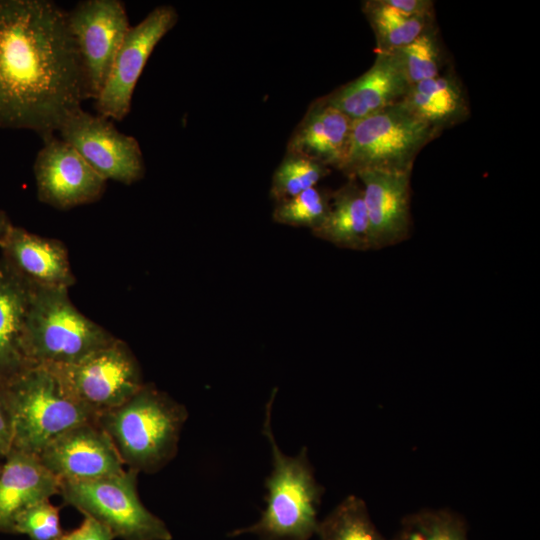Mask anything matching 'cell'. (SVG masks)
<instances>
[{
	"instance_id": "1",
	"label": "cell",
	"mask_w": 540,
	"mask_h": 540,
	"mask_svg": "<svg viewBox=\"0 0 540 540\" xmlns=\"http://www.w3.org/2000/svg\"><path fill=\"white\" fill-rule=\"evenodd\" d=\"M83 101L67 11L50 0H0V128L44 140Z\"/></svg>"
},
{
	"instance_id": "2",
	"label": "cell",
	"mask_w": 540,
	"mask_h": 540,
	"mask_svg": "<svg viewBox=\"0 0 540 540\" xmlns=\"http://www.w3.org/2000/svg\"><path fill=\"white\" fill-rule=\"evenodd\" d=\"M276 391L266 404L262 433L271 450L272 470L265 480L266 507L248 527L228 535L254 534L259 540H309L316 534L324 487L316 480L314 468L303 446L297 455L282 452L272 429V405Z\"/></svg>"
},
{
	"instance_id": "3",
	"label": "cell",
	"mask_w": 540,
	"mask_h": 540,
	"mask_svg": "<svg viewBox=\"0 0 540 540\" xmlns=\"http://www.w3.org/2000/svg\"><path fill=\"white\" fill-rule=\"evenodd\" d=\"M187 419L183 404L154 384L145 383L127 401L99 414L97 423L127 469L152 474L176 456Z\"/></svg>"
},
{
	"instance_id": "4",
	"label": "cell",
	"mask_w": 540,
	"mask_h": 540,
	"mask_svg": "<svg viewBox=\"0 0 540 540\" xmlns=\"http://www.w3.org/2000/svg\"><path fill=\"white\" fill-rule=\"evenodd\" d=\"M68 290L31 286L24 349L32 367L77 362L116 338L82 314Z\"/></svg>"
},
{
	"instance_id": "5",
	"label": "cell",
	"mask_w": 540,
	"mask_h": 540,
	"mask_svg": "<svg viewBox=\"0 0 540 540\" xmlns=\"http://www.w3.org/2000/svg\"><path fill=\"white\" fill-rule=\"evenodd\" d=\"M14 413L13 449L38 456L53 438L97 415L72 399L54 373L33 366L5 384Z\"/></svg>"
},
{
	"instance_id": "6",
	"label": "cell",
	"mask_w": 540,
	"mask_h": 540,
	"mask_svg": "<svg viewBox=\"0 0 540 540\" xmlns=\"http://www.w3.org/2000/svg\"><path fill=\"white\" fill-rule=\"evenodd\" d=\"M441 132L414 115L402 102L352 122L341 171L411 173L419 152Z\"/></svg>"
},
{
	"instance_id": "7",
	"label": "cell",
	"mask_w": 540,
	"mask_h": 540,
	"mask_svg": "<svg viewBox=\"0 0 540 540\" xmlns=\"http://www.w3.org/2000/svg\"><path fill=\"white\" fill-rule=\"evenodd\" d=\"M139 473L125 469L119 474L87 481H60L63 503L90 516L121 540H171L165 522L142 503Z\"/></svg>"
},
{
	"instance_id": "8",
	"label": "cell",
	"mask_w": 540,
	"mask_h": 540,
	"mask_svg": "<svg viewBox=\"0 0 540 540\" xmlns=\"http://www.w3.org/2000/svg\"><path fill=\"white\" fill-rule=\"evenodd\" d=\"M44 366L72 399L97 416L121 405L145 384L137 358L117 337L77 362Z\"/></svg>"
},
{
	"instance_id": "9",
	"label": "cell",
	"mask_w": 540,
	"mask_h": 540,
	"mask_svg": "<svg viewBox=\"0 0 540 540\" xmlns=\"http://www.w3.org/2000/svg\"><path fill=\"white\" fill-rule=\"evenodd\" d=\"M67 21L80 60L85 100H96L130 28L125 5L120 0H83L67 11Z\"/></svg>"
},
{
	"instance_id": "10",
	"label": "cell",
	"mask_w": 540,
	"mask_h": 540,
	"mask_svg": "<svg viewBox=\"0 0 540 540\" xmlns=\"http://www.w3.org/2000/svg\"><path fill=\"white\" fill-rule=\"evenodd\" d=\"M58 132L106 181L131 185L144 177L143 153L137 139L120 132L108 118L80 108Z\"/></svg>"
},
{
	"instance_id": "11",
	"label": "cell",
	"mask_w": 540,
	"mask_h": 540,
	"mask_svg": "<svg viewBox=\"0 0 540 540\" xmlns=\"http://www.w3.org/2000/svg\"><path fill=\"white\" fill-rule=\"evenodd\" d=\"M178 13L171 5L154 8L127 31L114 58L109 76L95 100L99 115L122 121L131 110L135 86L160 40L176 25Z\"/></svg>"
},
{
	"instance_id": "12",
	"label": "cell",
	"mask_w": 540,
	"mask_h": 540,
	"mask_svg": "<svg viewBox=\"0 0 540 540\" xmlns=\"http://www.w3.org/2000/svg\"><path fill=\"white\" fill-rule=\"evenodd\" d=\"M43 142L33 165L40 202L69 210L103 196L107 181L72 146L55 135Z\"/></svg>"
},
{
	"instance_id": "13",
	"label": "cell",
	"mask_w": 540,
	"mask_h": 540,
	"mask_svg": "<svg viewBox=\"0 0 540 540\" xmlns=\"http://www.w3.org/2000/svg\"><path fill=\"white\" fill-rule=\"evenodd\" d=\"M60 481H87L125 470L111 439L97 421L75 425L53 438L38 455Z\"/></svg>"
},
{
	"instance_id": "14",
	"label": "cell",
	"mask_w": 540,
	"mask_h": 540,
	"mask_svg": "<svg viewBox=\"0 0 540 540\" xmlns=\"http://www.w3.org/2000/svg\"><path fill=\"white\" fill-rule=\"evenodd\" d=\"M410 175L379 170L355 174L360 181L369 222L370 249L405 240L410 231Z\"/></svg>"
},
{
	"instance_id": "15",
	"label": "cell",
	"mask_w": 540,
	"mask_h": 540,
	"mask_svg": "<svg viewBox=\"0 0 540 540\" xmlns=\"http://www.w3.org/2000/svg\"><path fill=\"white\" fill-rule=\"evenodd\" d=\"M2 259L27 284L69 289L76 283L65 244L14 226L0 246Z\"/></svg>"
},
{
	"instance_id": "16",
	"label": "cell",
	"mask_w": 540,
	"mask_h": 540,
	"mask_svg": "<svg viewBox=\"0 0 540 540\" xmlns=\"http://www.w3.org/2000/svg\"><path fill=\"white\" fill-rule=\"evenodd\" d=\"M409 87L396 55L377 52L365 73L321 99L356 121L400 103Z\"/></svg>"
},
{
	"instance_id": "17",
	"label": "cell",
	"mask_w": 540,
	"mask_h": 540,
	"mask_svg": "<svg viewBox=\"0 0 540 540\" xmlns=\"http://www.w3.org/2000/svg\"><path fill=\"white\" fill-rule=\"evenodd\" d=\"M0 473V533L14 534L18 515L30 505L60 493V480L38 456L12 449Z\"/></svg>"
},
{
	"instance_id": "18",
	"label": "cell",
	"mask_w": 540,
	"mask_h": 540,
	"mask_svg": "<svg viewBox=\"0 0 540 540\" xmlns=\"http://www.w3.org/2000/svg\"><path fill=\"white\" fill-rule=\"evenodd\" d=\"M352 120L322 99L315 101L293 132L287 154L299 155L341 170Z\"/></svg>"
},
{
	"instance_id": "19",
	"label": "cell",
	"mask_w": 540,
	"mask_h": 540,
	"mask_svg": "<svg viewBox=\"0 0 540 540\" xmlns=\"http://www.w3.org/2000/svg\"><path fill=\"white\" fill-rule=\"evenodd\" d=\"M31 286L0 258V384L32 367L24 349Z\"/></svg>"
},
{
	"instance_id": "20",
	"label": "cell",
	"mask_w": 540,
	"mask_h": 540,
	"mask_svg": "<svg viewBox=\"0 0 540 540\" xmlns=\"http://www.w3.org/2000/svg\"><path fill=\"white\" fill-rule=\"evenodd\" d=\"M401 102L440 132L469 116L464 90L457 77L449 72L411 85Z\"/></svg>"
},
{
	"instance_id": "21",
	"label": "cell",
	"mask_w": 540,
	"mask_h": 540,
	"mask_svg": "<svg viewBox=\"0 0 540 540\" xmlns=\"http://www.w3.org/2000/svg\"><path fill=\"white\" fill-rule=\"evenodd\" d=\"M316 237L353 250L370 249L369 222L361 185L355 177L331 194L329 211Z\"/></svg>"
},
{
	"instance_id": "22",
	"label": "cell",
	"mask_w": 540,
	"mask_h": 540,
	"mask_svg": "<svg viewBox=\"0 0 540 540\" xmlns=\"http://www.w3.org/2000/svg\"><path fill=\"white\" fill-rule=\"evenodd\" d=\"M377 44V52H393L434 27L432 16H407L386 0H368L362 4Z\"/></svg>"
},
{
	"instance_id": "23",
	"label": "cell",
	"mask_w": 540,
	"mask_h": 540,
	"mask_svg": "<svg viewBox=\"0 0 540 540\" xmlns=\"http://www.w3.org/2000/svg\"><path fill=\"white\" fill-rule=\"evenodd\" d=\"M318 540H387L377 529L366 503L358 496L344 498L319 521Z\"/></svg>"
},
{
	"instance_id": "24",
	"label": "cell",
	"mask_w": 540,
	"mask_h": 540,
	"mask_svg": "<svg viewBox=\"0 0 540 540\" xmlns=\"http://www.w3.org/2000/svg\"><path fill=\"white\" fill-rule=\"evenodd\" d=\"M392 540H469L461 515L448 508H424L407 514Z\"/></svg>"
},
{
	"instance_id": "25",
	"label": "cell",
	"mask_w": 540,
	"mask_h": 540,
	"mask_svg": "<svg viewBox=\"0 0 540 540\" xmlns=\"http://www.w3.org/2000/svg\"><path fill=\"white\" fill-rule=\"evenodd\" d=\"M330 173V168L294 154H287L276 168L270 187V196L277 202L292 198L310 188Z\"/></svg>"
},
{
	"instance_id": "26",
	"label": "cell",
	"mask_w": 540,
	"mask_h": 540,
	"mask_svg": "<svg viewBox=\"0 0 540 540\" xmlns=\"http://www.w3.org/2000/svg\"><path fill=\"white\" fill-rule=\"evenodd\" d=\"M393 53L410 86L441 74L442 54L434 27Z\"/></svg>"
},
{
	"instance_id": "27",
	"label": "cell",
	"mask_w": 540,
	"mask_h": 540,
	"mask_svg": "<svg viewBox=\"0 0 540 540\" xmlns=\"http://www.w3.org/2000/svg\"><path fill=\"white\" fill-rule=\"evenodd\" d=\"M331 194L310 188L292 198L276 203L273 220L276 223L307 227L312 231L324 221L330 207Z\"/></svg>"
},
{
	"instance_id": "28",
	"label": "cell",
	"mask_w": 540,
	"mask_h": 540,
	"mask_svg": "<svg viewBox=\"0 0 540 540\" xmlns=\"http://www.w3.org/2000/svg\"><path fill=\"white\" fill-rule=\"evenodd\" d=\"M63 533L60 507L53 505L50 499L27 507L14 525V534L25 535L29 540H59Z\"/></svg>"
},
{
	"instance_id": "29",
	"label": "cell",
	"mask_w": 540,
	"mask_h": 540,
	"mask_svg": "<svg viewBox=\"0 0 540 540\" xmlns=\"http://www.w3.org/2000/svg\"><path fill=\"white\" fill-rule=\"evenodd\" d=\"M14 413L6 386L0 384V458L5 459L13 449Z\"/></svg>"
},
{
	"instance_id": "30",
	"label": "cell",
	"mask_w": 540,
	"mask_h": 540,
	"mask_svg": "<svg viewBox=\"0 0 540 540\" xmlns=\"http://www.w3.org/2000/svg\"><path fill=\"white\" fill-rule=\"evenodd\" d=\"M111 530L98 520L83 515V520L74 529L64 531L59 540H114Z\"/></svg>"
},
{
	"instance_id": "31",
	"label": "cell",
	"mask_w": 540,
	"mask_h": 540,
	"mask_svg": "<svg viewBox=\"0 0 540 540\" xmlns=\"http://www.w3.org/2000/svg\"><path fill=\"white\" fill-rule=\"evenodd\" d=\"M387 3L407 16H432L433 2L430 0H386Z\"/></svg>"
},
{
	"instance_id": "32",
	"label": "cell",
	"mask_w": 540,
	"mask_h": 540,
	"mask_svg": "<svg viewBox=\"0 0 540 540\" xmlns=\"http://www.w3.org/2000/svg\"><path fill=\"white\" fill-rule=\"evenodd\" d=\"M13 224L4 210L0 208V246L5 241Z\"/></svg>"
},
{
	"instance_id": "33",
	"label": "cell",
	"mask_w": 540,
	"mask_h": 540,
	"mask_svg": "<svg viewBox=\"0 0 540 540\" xmlns=\"http://www.w3.org/2000/svg\"><path fill=\"white\" fill-rule=\"evenodd\" d=\"M1 470H2V464H0V473H1Z\"/></svg>"
}]
</instances>
